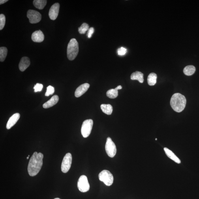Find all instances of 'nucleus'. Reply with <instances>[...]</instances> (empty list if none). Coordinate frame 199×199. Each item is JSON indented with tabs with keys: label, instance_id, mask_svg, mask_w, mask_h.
Segmentation results:
<instances>
[{
	"label": "nucleus",
	"instance_id": "f257e3e1",
	"mask_svg": "<svg viewBox=\"0 0 199 199\" xmlns=\"http://www.w3.org/2000/svg\"><path fill=\"white\" fill-rule=\"evenodd\" d=\"M43 158V155L41 153H34L28 166V172L30 176H35L39 172L42 166Z\"/></svg>",
	"mask_w": 199,
	"mask_h": 199
},
{
	"label": "nucleus",
	"instance_id": "f03ea898",
	"mask_svg": "<svg viewBox=\"0 0 199 199\" xmlns=\"http://www.w3.org/2000/svg\"><path fill=\"white\" fill-rule=\"evenodd\" d=\"M186 102L185 96L180 93H175L171 98L170 105L175 112L180 113L185 109Z\"/></svg>",
	"mask_w": 199,
	"mask_h": 199
},
{
	"label": "nucleus",
	"instance_id": "7ed1b4c3",
	"mask_svg": "<svg viewBox=\"0 0 199 199\" xmlns=\"http://www.w3.org/2000/svg\"><path fill=\"white\" fill-rule=\"evenodd\" d=\"M79 53V44L78 41L72 38L68 43L67 53L68 59L70 61L74 60L76 58Z\"/></svg>",
	"mask_w": 199,
	"mask_h": 199
},
{
	"label": "nucleus",
	"instance_id": "20e7f679",
	"mask_svg": "<svg viewBox=\"0 0 199 199\" xmlns=\"http://www.w3.org/2000/svg\"><path fill=\"white\" fill-rule=\"evenodd\" d=\"M98 178L100 181L103 182L107 186L112 185L114 181V177L110 172L107 170L102 171L98 175Z\"/></svg>",
	"mask_w": 199,
	"mask_h": 199
},
{
	"label": "nucleus",
	"instance_id": "39448f33",
	"mask_svg": "<svg viewBox=\"0 0 199 199\" xmlns=\"http://www.w3.org/2000/svg\"><path fill=\"white\" fill-rule=\"evenodd\" d=\"M93 124V121L91 119H86L83 122L81 130V134L83 137L87 138L90 135Z\"/></svg>",
	"mask_w": 199,
	"mask_h": 199
},
{
	"label": "nucleus",
	"instance_id": "423d86ee",
	"mask_svg": "<svg viewBox=\"0 0 199 199\" xmlns=\"http://www.w3.org/2000/svg\"><path fill=\"white\" fill-rule=\"evenodd\" d=\"M105 149L108 156L113 158L116 155L117 148L115 143L110 137L107 138L105 145Z\"/></svg>",
	"mask_w": 199,
	"mask_h": 199
},
{
	"label": "nucleus",
	"instance_id": "0eeeda50",
	"mask_svg": "<svg viewBox=\"0 0 199 199\" xmlns=\"http://www.w3.org/2000/svg\"><path fill=\"white\" fill-rule=\"evenodd\" d=\"M78 187L79 190L82 192H86L89 190V184L86 175H81L79 178L78 182Z\"/></svg>",
	"mask_w": 199,
	"mask_h": 199
},
{
	"label": "nucleus",
	"instance_id": "6e6552de",
	"mask_svg": "<svg viewBox=\"0 0 199 199\" xmlns=\"http://www.w3.org/2000/svg\"><path fill=\"white\" fill-rule=\"evenodd\" d=\"M72 156L69 153H66L63 158L61 164V171L64 173L68 172L71 167L72 163Z\"/></svg>",
	"mask_w": 199,
	"mask_h": 199
},
{
	"label": "nucleus",
	"instance_id": "1a4fd4ad",
	"mask_svg": "<svg viewBox=\"0 0 199 199\" xmlns=\"http://www.w3.org/2000/svg\"><path fill=\"white\" fill-rule=\"evenodd\" d=\"M27 17L31 24L39 22L41 19V15L39 12L35 10H29L27 12Z\"/></svg>",
	"mask_w": 199,
	"mask_h": 199
},
{
	"label": "nucleus",
	"instance_id": "9d476101",
	"mask_svg": "<svg viewBox=\"0 0 199 199\" xmlns=\"http://www.w3.org/2000/svg\"><path fill=\"white\" fill-rule=\"evenodd\" d=\"M60 5L59 3H55L51 6L49 12V16L52 20H55L58 16Z\"/></svg>",
	"mask_w": 199,
	"mask_h": 199
},
{
	"label": "nucleus",
	"instance_id": "9b49d317",
	"mask_svg": "<svg viewBox=\"0 0 199 199\" xmlns=\"http://www.w3.org/2000/svg\"><path fill=\"white\" fill-rule=\"evenodd\" d=\"M90 85L87 83L81 85L77 88L75 91V95L76 97H79L85 93L89 89Z\"/></svg>",
	"mask_w": 199,
	"mask_h": 199
},
{
	"label": "nucleus",
	"instance_id": "f8f14e48",
	"mask_svg": "<svg viewBox=\"0 0 199 199\" xmlns=\"http://www.w3.org/2000/svg\"><path fill=\"white\" fill-rule=\"evenodd\" d=\"M20 114L19 113H16L13 115L10 118L8 122L6 127L8 130H9L15 124L18 120L20 119Z\"/></svg>",
	"mask_w": 199,
	"mask_h": 199
},
{
	"label": "nucleus",
	"instance_id": "ddd939ff",
	"mask_svg": "<svg viewBox=\"0 0 199 199\" xmlns=\"http://www.w3.org/2000/svg\"><path fill=\"white\" fill-rule=\"evenodd\" d=\"M31 39L34 42H41L44 40V36L42 31L39 30L34 32L32 34Z\"/></svg>",
	"mask_w": 199,
	"mask_h": 199
},
{
	"label": "nucleus",
	"instance_id": "4468645a",
	"mask_svg": "<svg viewBox=\"0 0 199 199\" xmlns=\"http://www.w3.org/2000/svg\"><path fill=\"white\" fill-rule=\"evenodd\" d=\"M30 64V59L27 57H23L21 59L19 64V69L21 71L23 72L26 69Z\"/></svg>",
	"mask_w": 199,
	"mask_h": 199
},
{
	"label": "nucleus",
	"instance_id": "2eb2a0df",
	"mask_svg": "<svg viewBox=\"0 0 199 199\" xmlns=\"http://www.w3.org/2000/svg\"><path fill=\"white\" fill-rule=\"evenodd\" d=\"M59 99V98L58 96H53L50 100L43 105V107L44 108H50L56 104L58 102Z\"/></svg>",
	"mask_w": 199,
	"mask_h": 199
},
{
	"label": "nucleus",
	"instance_id": "dca6fc26",
	"mask_svg": "<svg viewBox=\"0 0 199 199\" xmlns=\"http://www.w3.org/2000/svg\"><path fill=\"white\" fill-rule=\"evenodd\" d=\"M164 150L168 157L177 163L180 164L181 163L180 160L177 157L176 155H175V154L172 151L167 147H164Z\"/></svg>",
	"mask_w": 199,
	"mask_h": 199
},
{
	"label": "nucleus",
	"instance_id": "f3484780",
	"mask_svg": "<svg viewBox=\"0 0 199 199\" xmlns=\"http://www.w3.org/2000/svg\"><path fill=\"white\" fill-rule=\"evenodd\" d=\"M130 79L132 80H138L140 83H143L144 81L143 74L139 71L133 73L130 76Z\"/></svg>",
	"mask_w": 199,
	"mask_h": 199
},
{
	"label": "nucleus",
	"instance_id": "a211bd4d",
	"mask_svg": "<svg viewBox=\"0 0 199 199\" xmlns=\"http://www.w3.org/2000/svg\"><path fill=\"white\" fill-rule=\"evenodd\" d=\"M101 108L102 112L107 115H111L112 114L113 108L111 105L108 104H102L101 105Z\"/></svg>",
	"mask_w": 199,
	"mask_h": 199
},
{
	"label": "nucleus",
	"instance_id": "6ab92c4d",
	"mask_svg": "<svg viewBox=\"0 0 199 199\" xmlns=\"http://www.w3.org/2000/svg\"><path fill=\"white\" fill-rule=\"evenodd\" d=\"M157 75L154 73H151L147 77V81L150 86L155 85L157 83Z\"/></svg>",
	"mask_w": 199,
	"mask_h": 199
},
{
	"label": "nucleus",
	"instance_id": "aec40b11",
	"mask_svg": "<svg viewBox=\"0 0 199 199\" xmlns=\"http://www.w3.org/2000/svg\"><path fill=\"white\" fill-rule=\"evenodd\" d=\"M196 71V68L193 65L186 66L183 69V72L186 75L191 76Z\"/></svg>",
	"mask_w": 199,
	"mask_h": 199
},
{
	"label": "nucleus",
	"instance_id": "412c9836",
	"mask_svg": "<svg viewBox=\"0 0 199 199\" xmlns=\"http://www.w3.org/2000/svg\"><path fill=\"white\" fill-rule=\"evenodd\" d=\"M47 3V1L46 0H35L33 1L34 5L36 8L40 10L43 9Z\"/></svg>",
	"mask_w": 199,
	"mask_h": 199
},
{
	"label": "nucleus",
	"instance_id": "4be33fe9",
	"mask_svg": "<svg viewBox=\"0 0 199 199\" xmlns=\"http://www.w3.org/2000/svg\"><path fill=\"white\" fill-rule=\"evenodd\" d=\"M106 95L108 97L111 98H116L118 96V91L115 88L109 90L107 92Z\"/></svg>",
	"mask_w": 199,
	"mask_h": 199
},
{
	"label": "nucleus",
	"instance_id": "5701e85b",
	"mask_svg": "<svg viewBox=\"0 0 199 199\" xmlns=\"http://www.w3.org/2000/svg\"><path fill=\"white\" fill-rule=\"evenodd\" d=\"M8 53V49L5 47H1L0 48V61L3 62L5 61Z\"/></svg>",
	"mask_w": 199,
	"mask_h": 199
},
{
	"label": "nucleus",
	"instance_id": "b1692460",
	"mask_svg": "<svg viewBox=\"0 0 199 199\" xmlns=\"http://www.w3.org/2000/svg\"><path fill=\"white\" fill-rule=\"evenodd\" d=\"M89 26L86 23H83L81 26L79 28L78 31L80 34H84L87 31L89 30Z\"/></svg>",
	"mask_w": 199,
	"mask_h": 199
},
{
	"label": "nucleus",
	"instance_id": "393cba45",
	"mask_svg": "<svg viewBox=\"0 0 199 199\" xmlns=\"http://www.w3.org/2000/svg\"><path fill=\"white\" fill-rule=\"evenodd\" d=\"M5 16L3 14H0V30L3 29L5 24Z\"/></svg>",
	"mask_w": 199,
	"mask_h": 199
},
{
	"label": "nucleus",
	"instance_id": "a878e982",
	"mask_svg": "<svg viewBox=\"0 0 199 199\" xmlns=\"http://www.w3.org/2000/svg\"><path fill=\"white\" fill-rule=\"evenodd\" d=\"M54 92L55 89L54 87L51 86H49L47 87V91L45 93V96H48L51 95H52L54 93Z\"/></svg>",
	"mask_w": 199,
	"mask_h": 199
},
{
	"label": "nucleus",
	"instance_id": "bb28decb",
	"mask_svg": "<svg viewBox=\"0 0 199 199\" xmlns=\"http://www.w3.org/2000/svg\"><path fill=\"white\" fill-rule=\"evenodd\" d=\"M43 87V86L42 84L37 83L35 85L33 88L35 89V92H37L41 91Z\"/></svg>",
	"mask_w": 199,
	"mask_h": 199
},
{
	"label": "nucleus",
	"instance_id": "cd10ccee",
	"mask_svg": "<svg viewBox=\"0 0 199 199\" xmlns=\"http://www.w3.org/2000/svg\"><path fill=\"white\" fill-rule=\"evenodd\" d=\"M127 52V49L123 47H121V48H119L117 50L118 54L119 55H121V56L125 55Z\"/></svg>",
	"mask_w": 199,
	"mask_h": 199
},
{
	"label": "nucleus",
	"instance_id": "c85d7f7f",
	"mask_svg": "<svg viewBox=\"0 0 199 199\" xmlns=\"http://www.w3.org/2000/svg\"><path fill=\"white\" fill-rule=\"evenodd\" d=\"M94 32V29L93 27L89 28L88 31L87 32V36L89 38H91Z\"/></svg>",
	"mask_w": 199,
	"mask_h": 199
},
{
	"label": "nucleus",
	"instance_id": "c756f323",
	"mask_svg": "<svg viewBox=\"0 0 199 199\" xmlns=\"http://www.w3.org/2000/svg\"><path fill=\"white\" fill-rule=\"evenodd\" d=\"M8 1V0H1V1H0V4L2 5V4L5 3Z\"/></svg>",
	"mask_w": 199,
	"mask_h": 199
},
{
	"label": "nucleus",
	"instance_id": "7c9ffc66",
	"mask_svg": "<svg viewBox=\"0 0 199 199\" xmlns=\"http://www.w3.org/2000/svg\"><path fill=\"white\" fill-rule=\"evenodd\" d=\"M115 89H117V90L118 91L119 90H121L122 89V87L121 86L119 85L116 88H115Z\"/></svg>",
	"mask_w": 199,
	"mask_h": 199
},
{
	"label": "nucleus",
	"instance_id": "2f4dec72",
	"mask_svg": "<svg viewBox=\"0 0 199 199\" xmlns=\"http://www.w3.org/2000/svg\"><path fill=\"white\" fill-rule=\"evenodd\" d=\"M29 156H30V155H29V156H28V157H27V159H29Z\"/></svg>",
	"mask_w": 199,
	"mask_h": 199
},
{
	"label": "nucleus",
	"instance_id": "473e14b6",
	"mask_svg": "<svg viewBox=\"0 0 199 199\" xmlns=\"http://www.w3.org/2000/svg\"><path fill=\"white\" fill-rule=\"evenodd\" d=\"M54 199H61L59 198H55Z\"/></svg>",
	"mask_w": 199,
	"mask_h": 199
},
{
	"label": "nucleus",
	"instance_id": "72a5a7b5",
	"mask_svg": "<svg viewBox=\"0 0 199 199\" xmlns=\"http://www.w3.org/2000/svg\"><path fill=\"white\" fill-rule=\"evenodd\" d=\"M155 140H157V139L156 138V139H155Z\"/></svg>",
	"mask_w": 199,
	"mask_h": 199
}]
</instances>
